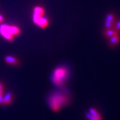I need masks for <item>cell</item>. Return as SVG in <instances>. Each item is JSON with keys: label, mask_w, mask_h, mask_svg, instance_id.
I'll use <instances>...</instances> for the list:
<instances>
[{"label": "cell", "mask_w": 120, "mask_h": 120, "mask_svg": "<svg viewBox=\"0 0 120 120\" xmlns=\"http://www.w3.org/2000/svg\"><path fill=\"white\" fill-rule=\"evenodd\" d=\"M70 102V98L62 93H55L49 97L48 105L54 112H58L63 107L68 105Z\"/></svg>", "instance_id": "6da1fadb"}, {"label": "cell", "mask_w": 120, "mask_h": 120, "mask_svg": "<svg viewBox=\"0 0 120 120\" xmlns=\"http://www.w3.org/2000/svg\"><path fill=\"white\" fill-rule=\"evenodd\" d=\"M68 76V70L65 66H59L54 69L51 76V81L56 86L62 87Z\"/></svg>", "instance_id": "7a4b0ae2"}, {"label": "cell", "mask_w": 120, "mask_h": 120, "mask_svg": "<svg viewBox=\"0 0 120 120\" xmlns=\"http://www.w3.org/2000/svg\"><path fill=\"white\" fill-rule=\"evenodd\" d=\"M45 11L43 7L40 6H36L33 8L32 14V21L35 25L37 24L38 20L43 17H44Z\"/></svg>", "instance_id": "3957f363"}, {"label": "cell", "mask_w": 120, "mask_h": 120, "mask_svg": "<svg viewBox=\"0 0 120 120\" xmlns=\"http://www.w3.org/2000/svg\"><path fill=\"white\" fill-rule=\"evenodd\" d=\"M0 34L9 42H12L14 40V36L9 31V25L3 24L0 25Z\"/></svg>", "instance_id": "277c9868"}, {"label": "cell", "mask_w": 120, "mask_h": 120, "mask_svg": "<svg viewBox=\"0 0 120 120\" xmlns=\"http://www.w3.org/2000/svg\"><path fill=\"white\" fill-rule=\"evenodd\" d=\"M115 15L113 13H110L107 15L105 23H104L105 29H110L113 28L115 23Z\"/></svg>", "instance_id": "5b68a950"}, {"label": "cell", "mask_w": 120, "mask_h": 120, "mask_svg": "<svg viewBox=\"0 0 120 120\" xmlns=\"http://www.w3.org/2000/svg\"><path fill=\"white\" fill-rule=\"evenodd\" d=\"M4 61L7 64L12 66H18L20 64L19 59L15 56L8 55L4 58Z\"/></svg>", "instance_id": "8992f818"}, {"label": "cell", "mask_w": 120, "mask_h": 120, "mask_svg": "<svg viewBox=\"0 0 120 120\" xmlns=\"http://www.w3.org/2000/svg\"><path fill=\"white\" fill-rule=\"evenodd\" d=\"M120 34V33H118L117 31L113 28H110V29H105L103 32L104 36L107 39H109L113 36L118 35Z\"/></svg>", "instance_id": "52a82bcc"}, {"label": "cell", "mask_w": 120, "mask_h": 120, "mask_svg": "<svg viewBox=\"0 0 120 120\" xmlns=\"http://www.w3.org/2000/svg\"><path fill=\"white\" fill-rule=\"evenodd\" d=\"M49 23V21L48 18L45 17H43L38 20L37 26H38L41 29H45L48 26Z\"/></svg>", "instance_id": "ba28073f"}, {"label": "cell", "mask_w": 120, "mask_h": 120, "mask_svg": "<svg viewBox=\"0 0 120 120\" xmlns=\"http://www.w3.org/2000/svg\"><path fill=\"white\" fill-rule=\"evenodd\" d=\"M14 100V96L11 93H6L4 97H3V103L4 105H9L11 104Z\"/></svg>", "instance_id": "9c48e42d"}, {"label": "cell", "mask_w": 120, "mask_h": 120, "mask_svg": "<svg viewBox=\"0 0 120 120\" xmlns=\"http://www.w3.org/2000/svg\"><path fill=\"white\" fill-rule=\"evenodd\" d=\"M120 42V34L113 36V37L109 39V45L111 47H114L119 44Z\"/></svg>", "instance_id": "30bf717a"}, {"label": "cell", "mask_w": 120, "mask_h": 120, "mask_svg": "<svg viewBox=\"0 0 120 120\" xmlns=\"http://www.w3.org/2000/svg\"><path fill=\"white\" fill-rule=\"evenodd\" d=\"M88 112L90 113L96 120H102V118L101 114L95 108H93V107L90 108L88 110Z\"/></svg>", "instance_id": "8fae6325"}, {"label": "cell", "mask_w": 120, "mask_h": 120, "mask_svg": "<svg viewBox=\"0 0 120 120\" xmlns=\"http://www.w3.org/2000/svg\"><path fill=\"white\" fill-rule=\"evenodd\" d=\"M9 31L12 35L15 36H18L21 33V30L19 28V27L16 25H9Z\"/></svg>", "instance_id": "7c38bea8"}, {"label": "cell", "mask_w": 120, "mask_h": 120, "mask_svg": "<svg viewBox=\"0 0 120 120\" xmlns=\"http://www.w3.org/2000/svg\"><path fill=\"white\" fill-rule=\"evenodd\" d=\"M113 28L115 29L116 31H117L118 33H120V20L115 23L114 26H113Z\"/></svg>", "instance_id": "4fadbf2b"}, {"label": "cell", "mask_w": 120, "mask_h": 120, "mask_svg": "<svg viewBox=\"0 0 120 120\" xmlns=\"http://www.w3.org/2000/svg\"><path fill=\"white\" fill-rule=\"evenodd\" d=\"M85 117L88 120H96L88 112L85 113Z\"/></svg>", "instance_id": "5bb4252c"}, {"label": "cell", "mask_w": 120, "mask_h": 120, "mask_svg": "<svg viewBox=\"0 0 120 120\" xmlns=\"http://www.w3.org/2000/svg\"><path fill=\"white\" fill-rule=\"evenodd\" d=\"M3 20H4V17L2 15H0V23H1Z\"/></svg>", "instance_id": "9a60e30c"}, {"label": "cell", "mask_w": 120, "mask_h": 120, "mask_svg": "<svg viewBox=\"0 0 120 120\" xmlns=\"http://www.w3.org/2000/svg\"><path fill=\"white\" fill-rule=\"evenodd\" d=\"M0 90H3V84L1 83V82H0Z\"/></svg>", "instance_id": "2e32d148"}, {"label": "cell", "mask_w": 120, "mask_h": 120, "mask_svg": "<svg viewBox=\"0 0 120 120\" xmlns=\"http://www.w3.org/2000/svg\"><path fill=\"white\" fill-rule=\"evenodd\" d=\"M3 90H0V97H3Z\"/></svg>", "instance_id": "e0dca14e"}]
</instances>
